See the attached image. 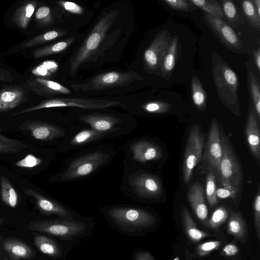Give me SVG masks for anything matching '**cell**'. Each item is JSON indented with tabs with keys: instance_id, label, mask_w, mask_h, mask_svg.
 I'll use <instances>...</instances> for the list:
<instances>
[{
	"instance_id": "cell-1",
	"label": "cell",
	"mask_w": 260,
	"mask_h": 260,
	"mask_svg": "<svg viewBox=\"0 0 260 260\" xmlns=\"http://www.w3.org/2000/svg\"><path fill=\"white\" fill-rule=\"evenodd\" d=\"M118 152L109 143L81 149L67 159L61 169L50 178L53 183H66L87 178L107 166Z\"/></svg>"
},
{
	"instance_id": "cell-2",
	"label": "cell",
	"mask_w": 260,
	"mask_h": 260,
	"mask_svg": "<svg viewBox=\"0 0 260 260\" xmlns=\"http://www.w3.org/2000/svg\"><path fill=\"white\" fill-rule=\"evenodd\" d=\"M100 110H79L67 117L75 124L105 134L110 139L129 134L137 127L136 120L131 116Z\"/></svg>"
},
{
	"instance_id": "cell-3",
	"label": "cell",
	"mask_w": 260,
	"mask_h": 260,
	"mask_svg": "<svg viewBox=\"0 0 260 260\" xmlns=\"http://www.w3.org/2000/svg\"><path fill=\"white\" fill-rule=\"evenodd\" d=\"M120 190L135 201L158 200L164 194L159 176L146 169L123 165Z\"/></svg>"
},
{
	"instance_id": "cell-4",
	"label": "cell",
	"mask_w": 260,
	"mask_h": 260,
	"mask_svg": "<svg viewBox=\"0 0 260 260\" xmlns=\"http://www.w3.org/2000/svg\"><path fill=\"white\" fill-rule=\"evenodd\" d=\"M212 63V75L219 99L235 115H240L236 74L216 53L213 54Z\"/></svg>"
},
{
	"instance_id": "cell-5",
	"label": "cell",
	"mask_w": 260,
	"mask_h": 260,
	"mask_svg": "<svg viewBox=\"0 0 260 260\" xmlns=\"http://www.w3.org/2000/svg\"><path fill=\"white\" fill-rule=\"evenodd\" d=\"M118 14L117 11L112 10L104 13L100 17L70 59V73L71 75L75 74L79 67L95 53Z\"/></svg>"
},
{
	"instance_id": "cell-6",
	"label": "cell",
	"mask_w": 260,
	"mask_h": 260,
	"mask_svg": "<svg viewBox=\"0 0 260 260\" xmlns=\"http://www.w3.org/2000/svg\"><path fill=\"white\" fill-rule=\"evenodd\" d=\"M81 126L68 117L55 122L30 120L23 122L19 128L30 132L35 139L46 142H55L58 145L68 139Z\"/></svg>"
},
{
	"instance_id": "cell-7",
	"label": "cell",
	"mask_w": 260,
	"mask_h": 260,
	"mask_svg": "<svg viewBox=\"0 0 260 260\" xmlns=\"http://www.w3.org/2000/svg\"><path fill=\"white\" fill-rule=\"evenodd\" d=\"M121 150L123 165L144 169L162 157L160 146L153 140L145 137L129 140L121 146Z\"/></svg>"
},
{
	"instance_id": "cell-8",
	"label": "cell",
	"mask_w": 260,
	"mask_h": 260,
	"mask_svg": "<svg viewBox=\"0 0 260 260\" xmlns=\"http://www.w3.org/2000/svg\"><path fill=\"white\" fill-rule=\"evenodd\" d=\"M103 212L118 226L128 232H134L154 225L155 218L149 211L139 208L126 206H111Z\"/></svg>"
},
{
	"instance_id": "cell-9",
	"label": "cell",
	"mask_w": 260,
	"mask_h": 260,
	"mask_svg": "<svg viewBox=\"0 0 260 260\" xmlns=\"http://www.w3.org/2000/svg\"><path fill=\"white\" fill-rule=\"evenodd\" d=\"M113 107L127 109L125 103L119 101L81 98H58L44 100L38 105L14 113L17 115L36 110L55 108H75L80 110H104Z\"/></svg>"
},
{
	"instance_id": "cell-10",
	"label": "cell",
	"mask_w": 260,
	"mask_h": 260,
	"mask_svg": "<svg viewBox=\"0 0 260 260\" xmlns=\"http://www.w3.org/2000/svg\"><path fill=\"white\" fill-rule=\"evenodd\" d=\"M220 137L222 156L220 165L219 183L223 187L238 193L243 182L241 166L226 137L222 134Z\"/></svg>"
},
{
	"instance_id": "cell-11",
	"label": "cell",
	"mask_w": 260,
	"mask_h": 260,
	"mask_svg": "<svg viewBox=\"0 0 260 260\" xmlns=\"http://www.w3.org/2000/svg\"><path fill=\"white\" fill-rule=\"evenodd\" d=\"M144 78L133 71L126 72L111 71L98 74L82 83H72L76 92L100 90L129 84L135 80Z\"/></svg>"
},
{
	"instance_id": "cell-12",
	"label": "cell",
	"mask_w": 260,
	"mask_h": 260,
	"mask_svg": "<svg viewBox=\"0 0 260 260\" xmlns=\"http://www.w3.org/2000/svg\"><path fill=\"white\" fill-rule=\"evenodd\" d=\"M86 223L76 219H56L30 221L27 228L31 231L46 233L63 239L79 236L87 229Z\"/></svg>"
},
{
	"instance_id": "cell-13",
	"label": "cell",
	"mask_w": 260,
	"mask_h": 260,
	"mask_svg": "<svg viewBox=\"0 0 260 260\" xmlns=\"http://www.w3.org/2000/svg\"><path fill=\"white\" fill-rule=\"evenodd\" d=\"M204 145V136L200 126L192 125L189 131L182 162V178L185 183L190 181L194 168L202 158Z\"/></svg>"
},
{
	"instance_id": "cell-14",
	"label": "cell",
	"mask_w": 260,
	"mask_h": 260,
	"mask_svg": "<svg viewBox=\"0 0 260 260\" xmlns=\"http://www.w3.org/2000/svg\"><path fill=\"white\" fill-rule=\"evenodd\" d=\"M220 133L216 119L211 123L207 142L204 153L208 171L212 172L215 179L219 183L220 165L222 156Z\"/></svg>"
},
{
	"instance_id": "cell-15",
	"label": "cell",
	"mask_w": 260,
	"mask_h": 260,
	"mask_svg": "<svg viewBox=\"0 0 260 260\" xmlns=\"http://www.w3.org/2000/svg\"><path fill=\"white\" fill-rule=\"evenodd\" d=\"M110 139L105 134L88 127L81 126L68 139L59 144L58 149L61 153H66L97 145Z\"/></svg>"
},
{
	"instance_id": "cell-16",
	"label": "cell",
	"mask_w": 260,
	"mask_h": 260,
	"mask_svg": "<svg viewBox=\"0 0 260 260\" xmlns=\"http://www.w3.org/2000/svg\"><path fill=\"white\" fill-rule=\"evenodd\" d=\"M204 19L219 41L228 48L239 52L243 44L233 29L222 18L205 14Z\"/></svg>"
},
{
	"instance_id": "cell-17",
	"label": "cell",
	"mask_w": 260,
	"mask_h": 260,
	"mask_svg": "<svg viewBox=\"0 0 260 260\" xmlns=\"http://www.w3.org/2000/svg\"><path fill=\"white\" fill-rule=\"evenodd\" d=\"M170 32L167 29L157 33L144 53L146 68L150 71L160 69L162 60L171 41Z\"/></svg>"
},
{
	"instance_id": "cell-18",
	"label": "cell",
	"mask_w": 260,
	"mask_h": 260,
	"mask_svg": "<svg viewBox=\"0 0 260 260\" xmlns=\"http://www.w3.org/2000/svg\"><path fill=\"white\" fill-rule=\"evenodd\" d=\"M23 191L35 200L36 206L41 213L56 215L63 219H75L72 210L55 199L31 188L23 189Z\"/></svg>"
},
{
	"instance_id": "cell-19",
	"label": "cell",
	"mask_w": 260,
	"mask_h": 260,
	"mask_svg": "<svg viewBox=\"0 0 260 260\" xmlns=\"http://www.w3.org/2000/svg\"><path fill=\"white\" fill-rule=\"evenodd\" d=\"M25 86L36 94L45 97L71 93V91L64 85L42 78L31 77L26 82Z\"/></svg>"
},
{
	"instance_id": "cell-20",
	"label": "cell",
	"mask_w": 260,
	"mask_h": 260,
	"mask_svg": "<svg viewBox=\"0 0 260 260\" xmlns=\"http://www.w3.org/2000/svg\"><path fill=\"white\" fill-rule=\"evenodd\" d=\"M187 198L197 218L205 224L208 219V210L202 185L198 182L193 184L188 190Z\"/></svg>"
},
{
	"instance_id": "cell-21",
	"label": "cell",
	"mask_w": 260,
	"mask_h": 260,
	"mask_svg": "<svg viewBox=\"0 0 260 260\" xmlns=\"http://www.w3.org/2000/svg\"><path fill=\"white\" fill-rule=\"evenodd\" d=\"M258 122L252 105V106H250L245 133L250 151L259 164L260 160V134Z\"/></svg>"
},
{
	"instance_id": "cell-22",
	"label": "cell",
	"mask_w": 260,
	"mask_h": 260,
	"mask_svg": "<svg viewBox=\"0 0 260 260\" xmlns=\"http://www.w3.org/2000/svg\"><path fill=\"white\" fill-rule=\"evenodd\" d=\"M27 97L24 89L18 87L5 88L0 92V112L14 109L25 102Z\"/></svg>"
},
{
	"instance_id": "cell-23",
	"label": "cell",
	"mask_w": 260,
	"mask_h": 260,
	"mask_svg": "<svg viewBox=\"0 0 260 260\" xmlns=\"http://www.w3.org/2000/svg\"><path fill=\"white\" fill-rule=\"evenodd\" d=\"M3 247L12 260L29 259L35 255L34 250L30 246L12 237L7 238L4 241Z\"/></svg>"
},
{
	"instance_id": "cell-24",
	"label": "cell",
	"mask_w": 260,
	"mask_h": 260,
	"mask_svg": "<svg viewBox=\"0 0 260 260\" xmlns=\"http://www.w3.org/2000/svg\"><path fill=\"white\" fill-rule=\"evenodd\" d=\"M181 223L184 231L188 238L193 242H198L209 236L197 226L188 209L182 207L180 211Z\"/></svg>"
},
{
	"instance_id": "cell-25",
	"label": "cell",
	"mask_w": 260,
	"mask_h": 260,
	"mask_svg": "<svg viewBox=\"0 0 260 260\" xmlns=\"http://www.w3.org/2000/svg\"><path fill=\"white\" fill-rule=\"evenodd\" d=\"M67 32L62 29H56L36 36L28 40L23 41L11 49V52H18L52 41L65 35Z\"/></svg>"
},
{
	"instance_id": "cell-26",
	"label": "cell",
	"mask_w": 260,
	"mask_h": 260,
	"mask_svg": "<svg viewBox=\"0 0 260 260\" xmlns=\"http://www.w3.org/2000/svg\"><path fill=\"white\" fill-rule=\"evenodd\" d=\"M179 48V40L177 36L172 38L160 66L161 76L168 79L175 68Z\"/></svg>"
},
{
	"instance_id": "cell-27",
	"label": "cell",
	"mask_w": 260,
	"mask_h": 260,
	"mask_svg": "<svg viewBox=\"0 0 260 260\" xmlns=\"http://www.w3.org/2000/svg\"><path fill=\"white\" fill-rule=\"evenodd\" d=\"M37 2L27 1L20 5L12 16V22L20 28L26 29L35 11Z\"/></svg>"
},
{
	"instance_id": "cell-28",
	"label": "cell",
	"mask_w": 260,
	"mask_h": 260,
	"mask_svg": "<svg viewBox=\"0 0 260 260\" xmlns=\"http://www.w3.org/2000/svg\"><path fill=\"white\" fill-rule=\"evenodd\" d=\"M34 243L43 253L53 257L61 255L60 248L52 239L42 234L33 233Z\"/></svg>"
},
{
	"instance_id": "cell-29",
	"label": "cell",
	"mask_w": 260,
	"mask_h": 260,
	"mask_svg": "<svg viewBox=\"0 0 260 260\" xmlns=\"http://www.w3.org/2000/svg\"><path fill=\"white\" fill-rule=\"evenodd\" d=\"M228 232L235 238L244 242L247 239V229L241 214L232 212L228 223Z\"/></svg>"
},
{
	"instance_id": "cell-30",
	"label": "cell",
	"mask_w": 260,
	"mask_h": 260,
	"mask_svg": "<svg viewBox=\"0 0 260 260\" xmlns=\"http://www.w3.org/2000/svg\"><path fill=\"white\" fill-rule=\"evenodd\" d=\"M0 195L2 202L8 206L14 208L17 206L18 193L9 179L4 175L0 178Z\"/></svg>"
},
{
	"instance_id": "cell-31",
	"label": "cell",
	"mask_w": 260,
	"mask_h": 260,
	"mask_svg": "<svg viewBox=\"0 0 260 260\" xmlns=\"http://www.w3.org/2000/svg\"><path fill=\"white\" fill-rule=\"evenodd\" d=\"M75 40V38L71 37L55 43L52 45L44 46L35 49L32 53L34 58H38L50 55L60 53L67 49Z\"/></svg>"
},
{
	"instance_id": "cell-32",
	"label": "cell",
	"mask_w": 260,
	"mask_h": 260,
	"mask_svg": "<svg viewBox=\"0 0 260 260\" xmlns=\"http://www.w3.org/2000/svg\"><path fill=\"white\" fill-rule=\"evenodd\" d=\"M247 83L249 94L252 100V106L257 116L260 120V88L259 82L253 73L247 72Z\"/></svg>"
},
{
	"instance_id": "cell-33",
	"label": "cell",
	"mask_w": 260,
	"mask_h": 260,
	"mask_svg": "<svg viewBox=\"0 0 260 260\" xmlns=\"http://www.w3.org/2000/svg\"><path fill=\"white\" fill-rule=\"evenodd\" d=\"M192 98L195 106L200 110H204L206 105L207 94L200 80L196 75L191 78Z\"/></svg>"
},
{
	"instance_id": "cell-34",
	"label": "cell",
	"mask_w": 260,
	"mask_h": 260,
	"mask_svg": "<svg viewBox=\"0 0 260 260\" xmlns=\"http://www.w3.org/2000/svg\"><path fill=\"white\" fill-rule=\"evenodd\" d=\"M189 1L194 7L203 10L205 14L222 19L224 17L221 6L217 1L214 0H189Z\"/></svg>"
},
{
	"instance_id": "cell-35",
	"label": "cell",
	"mask_w": 260,
	"mask_h": 260,
	"mask_svg": "<svg viewBox=\"0 0 260 260\" xmlns=\"http://www.w3.org/2000/svg\"><path fill=\"white\" fill-rule=\"evenodd\" d=\"M1 132L0 128V153L17 154L27 148L28 146L21 141L5 137Z\"/></svg>"
},
{
	"instance_id": "cell-36",
	"label": "cell",
	"mask_w": 260,
	"mask_h": 260,
	"mask_svg": "<svg viewBox=\"0 0 260 260\" xmlns=\"http://www.w3.org/2000/svg\"><path fill=\"white\" fill-rule=\"evenodd\" d=\"M243 13L251 27L260 29V16L257 14L253 1L244 0L241 3Z\"/></svg>"
},
{
	"instance_id": "cell-37",
	"label": "cell",
	"mask_w": 260,
	"mask_h": 260,
	"mask_svg": "<svg viewBox=\"0 0 260 260\" xmlns=\"http://www.w3.org/2000/svg\"><path fill=\"white\" fill-rule=\"evenodd\" d=\"M58 69V64L54 60H46L35 67L31 73L35 77L47 79L51 77Z\"/></svg>"
},
{
	"instance_id": "cell-38",
	"label": "cell",
	"mask_w": 260,
	"mask_h": 260,
	"mask_svg": "<svg viewBox=\"0 0 260 260\" xmlns=\"http://www.w3.org/2000/svg\"><path fill=\"white\" fill-rule=\"evenodd\" d=\"M139 108L141 111L147 114H164L170 110L171 105L165 102L154 101L144 103Z\"/></svg>"
},
{
	"instance_id": "cell-39",
	"label": "cell",
	"mask_w": 260,
	"mask_h": 260,
	"mask_svg": "<svg viewBox=\"0 0 260 260\" xmlns=\"http://www.w3.org/2000/svg\"><path fill=\"white\" fill-rule=\"evenodd\" d=\"M228 212L224 207L217 208L213 212L211 217L207 219V226L212 229H218L228 218Z\"/></svg>"
},
{
	"instance_id": "cell-40",
	"label": "cell",
	"mask_w": 260,
	"mask_h": 260,
	"mask_svg": "<svg viewBox=\"0 0 260 260\" xmlns=\"http://www.w3.org/2000/svg\"><path fill=\"white\" fill-rule=\"evenodd\" d=\"M215 180L214 174L212 172L208 171L206 182V194L210 207H214L217 203Z\"/></svg>"
},
{
	"instance_id": "cell-41",
	"label": "cell",
	"mask_w": 260,
	"mask_h": 260,
	"mask_svg": "<svg viewBox=\"0 0 260 260\" xmlns=\"http://www.w3.org/2000/svg\"><path fill=\"white\" fill-rule=\"evenodd\" d=\"M35 18L37 23L42 26H47L52 24L53 17L49 7L43 6L35 12Z\"/></svg>"
},
{
	"instance_id": "cell-42",
	"label": "cell",
	"mask_w": 260,
	"mask_h": 260,
	"mask_svg": "<svg viewBox=\"0 0 260 260\" xmlns=\"http://www.w3.org/2000/svg\"><path fill=\"white\" fill-rule=\"evenodd\" d=\"M220 5L224 17H225L231 23L234 22L238 19V15L237 7L233 1H221Z\"/></svg>"
},
{
	"instance_id": "cell-43",
	"label": "cell",
	"mask_w": 260,
	"mask_h": 260,
	"mask_svg": "<svg viewBox=\"0 0 260 260\" xmlns=\"http://www.w3.org/2000/svg\"><path fill=\"white\" fill-rule=\"evenodd\" d=\"M44 161V159L33 154H28L23 158L16 161L15 163V165L22 168L30 169L36 168L42 165Z\"/></svg>"
},
{
	"instance_id": "cell-44",
	"label": "cell",
	"mask_w": 260,
	"mask_h": 260,
	"mask_svg": "<svg viewBox=\"0 0 260 260\" xmlns=\"http://www.w3.org/2000/svg\"><path fill=\"white\" fill-rule=\"evenodd\" d=\"M164 2L170 8L176 11L191 12L195 9L189 0H164Z\"/></svg>"
},
{
	"instance_id": "cell-45",
	"label": "cell",
	"mask_w": 260,
	"mask_h": 260,
	"mask_svg": "<svg viewBox=\"0 0 260 260\" xmlns=\"http://www.w3.org/2000/svg\"><path fill=\"white\" fill-rule=\"evenodd\" d=\"M220 245L221 242L217 240L204 242L197 246L196 249L197 253L199 256H206L217 249Z\"/></svg>"
},
{
	"instance_id": "cell-46",
	"label": "cell",
	"mask_w": 260,
	"mask_h": 260,
	"mask_svg": "<svg viewBox=\"0 0 260 260\" xmlns=\"http://www.w3.org/2000/svg\"><path fill=\"white\" fill-rule=\"evenodd\" d=\"M254 226L259 242H260V191L258 188L253 203Z\"/></svg>"
},
{
	"instance_id": "cell-47",
	"label": "cell",
	"mask_w": 260,
	"mask_h": 260,
	"mask_svg": "<svg viewBox=\"0 0 260 260\" xmlns=\"http://www.w3.org/2000/svg\"><path fill=\"white\" fill-rule=\"evenodd\" d=\"M58 5L67 12L73 14L82 15L84 13V9L78 4L69 1H57Z\"/></svg>"
},
{
	"instance_id": "cell-48",
	"label": "cell",
	"mask_w": 260,
	"mask_h": 260,
	"mask_svg": "<svg viewBox=\"0 0 260 260\" xmlns=\"http://www.w3.org/2000/svg\"><path fill=\"white\" fill-rule=\"evenodd\" d=\"M216 194L217 198L224 199L229 198H234L237 195L238 192L228 188L223 187L216 189Z\"/></svg>"
},
{
	"instance_id": "cell-49",
	"label": "cell",
	"mask_w": 260,
	"mask_h": 260,
	"mask_svg": "<svg viewBox=\"0 0 260 260\" xmlns=\"http://www.w3.org/2000/svg\"><path fill=\"white\" fill-rule=\"evenodd\" d=\"M239 251L238 247L234 244H228L224 246L222 252L228 256H234Z\"/></svg>"
},
{
	"instance_id": "cell-50",
	"label": "cell",
	"mask_w": 260,
	"mask_h": 260,
	"mask_svg": "<svg viewBox=\"0 0 260 260\" xmlns=\"http://www.w3.org/2000/svg\"><path fill=\"white\" fill-rule=\"evenodd\" d=\"M135 260H155L150 254L146 251H140L137 253Z\"/></svg>"
},
{
	"instance_id": "cell-51",
	"label": "cell",
	"mask_w": 260,
	"mask_h": 260,
	"mask_svg": "<svg viewBox=\"0 0 260 260\" xmlns=\"http://www.w3.org/2000/svg\"><path fill=\"white\" fill-rule=\"evenodd\" d=\"M253 55L254 61L256 68L258 71L260 72V49L258 48L255 49L253 52Z\"/></svg>"
},
{
	"instance_id": "cell-52",
	"label": "cell",
	"mask_w": 260,
	"mask_h": 260,
	"mask_svg": "<svg viewBox=\"0 0 260 260\" xmlns=\"http://www.w3.org/2000/svg\"><path fill=\"white\" fill-rule=\"evenodd\" d=\"M12 75L7 70L0 69V82L11 80Z\"/></svg>"
},
{
	"instance_id": "cell-53",
	"label": "cell",
	"mask_w": 260,
	"mask_h": 260,
	"mask_svg": "<svg viewBox=\"0 0 260 260\" xmlns=\"http://www.w3.org/2000/svg\"><path fill=\"white\" fill-rule=\"evenodd\" d=\"M255 9L258 15L260 16V0L253 1Z\"/></svg>"
},
{
	"instance_id": "cell-54",
	"label": "cell",
	"mask_w": 260,
	"mask_h": 260,
	"mask_svg": "<svg viewBox=\"0 0 260 260\" xmlns=\"http://www.w3.org/2000/svg\"><path fill=\"white\" fill-rule=\"evenodd\" d=\"M185 254L186 260H193L191 254L188 250H186Z\"/></svg>"
},
{
	"instance_id": "cell-55",
	"label": "cell",
	"mask_w": 260,
	"mask_h": 260,
	"mask_svg": "<svg viewBox=\"0 0 260 260\" xmlns=\"http://www.w3.org/2000/svg\"><path fill=\"white\" fill-rule=\"evenodd\" d=\"M4 221V218L2 217H0V226L2 225Z\"/></svg>"
},
{
	"instance_id": "cell-56",
	"label": "cell",
	"mask_w": 260,
	"mask_h": 260,
	"mask_svg": "<svg viewBox=\"0 0 260 260\" xmlns=\"http://www.w3.org/2000/svg\"><path fill=\"white\" fill-rule=\"evenodd\" d=\"M4 260H12V259H8V258H5L4 259Z\"/></svg>"
}]
</instances>
